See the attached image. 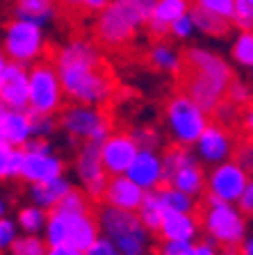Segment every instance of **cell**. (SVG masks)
I'll return each instance as SVG.
<instances>
[{"instance_id":"cell-1","label":"cell","mask_w":253,"mask_h":255,"mask_svg":"<svg viewBox=\"0 0 253 255\" xmlns=\"http://www.w3.org/2000/svg\"><path fill=\"white\" fill-rule=\"evenodd\" d=\"M53 66L59 75L64 96L71 103L107 105L114 98L116 80L103 48L89 37H71L55 48Z\"/></svg>"},{"instance_id":"cell-2","label":"cell","mask_w":253,"mask_h":255,"mask_svg":"<svg viewBox=\"0 0 253 255\" xmlns=\"http://www.w3.org/2000/svg\"><path fill=\"white\" fill-rule=\"evenodd\" d=\"M233 78L235 73L231 62L210 48L190 46L183 53L180 91L199 103L208 114L222 101H226V91Z\"/></svg>"},{"instance_id":"cell-3","label":"cell","mask_w":253,"mask_h":255,"mask_svg":"<svg viewBox=\"0 0 253 255\" xmlns=\"http://www.w3.org/2000/svg\"><path fill=\"white\" fill-rule=\"evenodd\" d=\"M155 0H110L94 18V41L107 50H128L146 30Z\"/></svg>"},{"instance_id":"cell-4","label":"cell","mask_w":253,"mask_h":255,"mask_svg":"<svg viewBox=\"0 0 253 255\" xmlns=\"http://www.w3.org/2000/svg\"><path fill=\"white\" fill-rule=\"evenodd\" d=\"M199 221L210 242L228 253L238 251L249 233V217L240 210L238 203H224L208 196L206 205L201 207Z\"/></svg>"},{"instance_id":"cell-5","label":"cell","mask_w":253,"mask_h":255,"mask_svg":"<svg viewBox=\"0 0 253 255\" xmlns=\"http://www.w3.org/2000/svg\"><path fill=\"white\" fill-rule=\"evenodd\" d=\"M100 235L116 246L119 255H148L151 253V235L139 221L137 212H128L119 207L100 205L96 210Z\"/></svg>"},{"instance_id":"cell-6","label":"cell","mask_w":253,"mask_h":255,"mask_svg":"<svg viewBox=\"0 0 253 255\" xmlns=\"http://www.w3.org/2000/svg\"><path fill=\"white\" fill-rule=\"evenodd\" d=\"M162 119L169 139L178 146H190V148L210 123V114L185 91H176L169 96L164 103Z\"/></svg>"},{"instance_id":"cell-7","label":"cell","mask_w":253,"mask_h":255,"mask_svg":"<svg viewBox=\"0 0 253 255\" xmlns=\"http://www.w3.org/2000/svg\"><path fill=\"white\" fill-rule=\"evenodd\" d=\"M57 128L71 141H94L100 143L112 132V117L98 105L71 103L64 105L57 114Z\"/></svg>"},{"instance_id":"cell-8","label":"cell","mask_w":253,"mask_h":255,"mask_svg":"<svg viewBox=\"0 0 253 255\" xmlns=\"http://www.w3.org/2000/svg\"><path fill=\"white\" fill-rule=\"evenodd\" d=\"M0 48H2L7 62L32 66V64L41 62L48 53L46 27L30 21H21V18H11L2 30V46Z\"/></svg>"},{"instance_id":"cell-9","label":"cell","mask_w":253,"mask_h":255,"mask_svg":"<svg viewBox=\"0 0 253 255\" xmlns=\"http://www.w3.org/2000/svg\"><path fill=\"white\" fill-rule=\"evenodd\" d=\"M64 89L53 62L32 64L27 69V112L30 114H53L57 117L64 107Z\"/></svg>"},{"instance_id":"cell-10","label":"cell","mask_w":253,"mask_h":255,"mask_svg":"<svg viewBox=\"0 0 253 255\" xmlns=\"http://www.w3.org/2000/svg\"><path fill=\"white\" fill-rule=\"evenodd\" d=\"M164 164V185L176 187V189L199 198L206 191V171L203 164L196 159L194 150L190 146H178L174 143L171 148L162 153Z\"/></svg>"},{"instance_id":"cell-11","label":"cell","mask_w":253,"mask_h":255,"mask_svg":"<svg viewBox=\"0 0 253 255\" xmlns=\"http://www.w3.org/2000/svg\"><path fill=\"white\" fill-rule=\"evenodd\" d=\"M249 173L235 157L210 166L206 173V194L224 203H238L249 185Z\"/></svg>"},{"instance_id":"cell-12","label":"cell","mask_w":253,"mask_h":255,"mask_svg":"<svg viewBox=\"0 0 253 255\" xmlns=\"http://www.w3.org/2000/svg\"><path fill=\"white\" fill-rule=\"evenodd\" d=\"M73 166H75V175H78V180H80V189L89 196L91 203L100 201L110 175H107L105 166L100 162L98 143H94V141L80 143V148L73 159Z\"/></svg>"},{"instance_id":"cell-13","label":"cell","mask_w":253,"mask_h":255,"mask_svg":"<svg viewBox=\"0 0 253 255\" xmlns=\"http://www.w3.org/2000/svg\"><path fill=\"white\" fill-rule=\"evenodd\" d=\"M235 146H238V137L233 132V128L222 126V123H208V128L199 134L194 141L192 150H194L196 159L206 166H215L219 162H226L235 155Z\"/></svg>"},{"instance_id":"cell-14","label":"cell","mask_w":253,"mask_h":255,"mask_svg":"<svg viewBox=\"0 0 253 255\" xmlns=\"http://www.w3.org/2000/svg\"><path fill=\"white\" fill-rule=\"evenodd\" d=\"M98 150H100V162L105 166L107 175H121V173H126V169L130 166L132 159H135L139 146L135 143L130 132H114L112 130L98 143Z\"/></svg>"},{"instance_id":"cell-15","label":"cell","mask_w":253,"mask_h":255,"mask_svg":"<svg viewBox=\"0 0 253 255\" xmlns=\"http://www.w3.org/2000/svg\"><path fill=\"white\" fill-rule=\"evenodd\" d=\"M66 171L64 157L55 155L53 150L41 153V150H23V166H21V180L27 185L55 180Z\"/></svg>"},{"instance_id":"cell-16","label":"cell","mask_w":253,"mask_h":255,"mask_svg":"<svg viewBox=\"0 0 253 255\" xmlns=\"http://www.w3.org/2000/svg\"><path fill=\"white\" fill-rule=\"evenodd\" d=\"M126 175L135 185H139L144 191L160 189L164 185V164L162 153L153 148H139L130 166L126 169Z\"/></svg>"},{"instance_id":"cell-17","label":"cell","mask_w":253,"mask_h":255,"mask_svg":"<svg viewBox=\"0 0 253 255\" xmlns=\"http://www.w3.org/2000/svg\"><path fill=\"white\" fill-rule=\"evenodd\" d=\"M0 105L9 110H27V66L7 62L0 73Z\"/></svg>"},{"instance_id":"cell-18","label":"cell","mask_w":253,"mask_h":255,"mask_svg":"<svg viewBox=\"0 0 253 255\" xmlns=\"http://www.w3.org/2000/svg\"><path fill=\"white\" fill-rule=\"evenodd\" d=\"M144 194H146V191L139 185H135L126 173L110 175L100 203H103V205H110V207H119V210H128V212H137Z\"/></svg>"},{"instance_id":"cell-19","label":"cell","mask_w":253,"mask_h":255,"mask_svg":"<svg viewBox=\"0 0 253 255\" xmlns=\"http://www.w3.org/2000/svg\"><path fill=\"white\" fill-rule=\"evenodd\" d=\"M192 7V0H155L151 16H148L146 30L153 39H162L169 34L171 23L185 16Z\"/></svg>"},{"instance_id":"cell-20","label":"cell","mask_w":253,"mask_h":255,"mask_svg":"<svg viewBox=\"0 0 253 255\" xmlns=\"http://www.w3.org/2000/svg\"><path fill=\"white\" fill-rule=\"evenodd\" d=\"M0 139L9 146L23 148L32 139V117L27 110H9L2 107L0 112Z\"/></svg>"},{"instance_id":"cell-21","label":"cell","mask_w":253,"mask_h":255,"mask_svg":"<svg viewBox=\"0 0 253 255\" xmlns=\"http://www.w3.org/2000/svg\"><path fill=\"white\" fill-rule=\"evenodd\" d=\"M201 233V221L196 212H167L158 228L160 239L174 242H194Z\"/></svg>"},{"instance_id":"cell-22","label":"cell","mask_w":253,"mask_h":255,"mask_svg":"<svg viewBox=\"0 0 253 255\" xmlns=\"http://www.w3.org/2000/svg\"><path fill=\"white\" fill-rule=\"evenodd\" d=\"M146 62L151 64V69L164 75H180L183 71V53L167 37L153 39V43L146 48Z\"/></svg>"},{"instance_id":"cell-23","label":"cell","mask_w":253,"mask_h":255,"mask_svg":"<svg viewBox=\"0 0 253 255\" xmlns=\"http://www.w3.org/2000/svg\"><path fill=\"white\" fill-rule=\"evenodd\" d=\"M62 214L66 219V244L75 246L78 251H84L98 239L100 228L91 212H73V214L62 212Z\"/></svg>"},{"instance_id":"cell-24","label":"cell","mask_w":253,"mask_h":255,"mask_svg":"<svg viewBox=\"0 0 253 255\" xmlns=\"http://www.w3.org/2000/svg\"><path fill=\"white\" fill-rule=\"evenodd\" d=\"M11 11H14V18L30 21V23H37V25L46 27L57 18L59 5H57V0H14Z\"/></svg>"},{"instance_id":"cell-25","label":"cell","mask_w":253,"mask_h":255,"mask_svg":"<svg viewBox=\"0 0 253 255\" xmlns=\"http://www.w3.org/2000/svg\"><path fill=\"white\" fill-rule=\"evenodd\" d=\"M71 180L66 175H59L55 180H48V182H37V185H27V198L30 203L39 205L41 210L50 212L55 207L59 205V201L64 198V194L71 189Z\"/></svg>"},{"instance_id":"cell-26","label":"cell","mask_w":253,"mask_h":255,"mask_svg":"<svg viewBox=\"0 0 253 255\" xmlns=\"http://www.w3.org/2000/svg\"><path fill=\"white\" fill-rule=\"evenodd\" d=\"M190 16H192V21H194L196 32H201L203 37L222 39L233 30V23L228 21V18L217 16V14L206 11V9H199V7H190Z\"/></svg>"},{"instance_id":"cell-27","label":"cell","mask_w":253,"mask_h":255,"mask_svg":"<svg viewBox=\"0 0 253 255\" xmlns=\"http://www.w3.org/2000/svg\"><path fill=\"white\" fill-rule=\"evenodd\" d=\"M164 214H167V210H164V205H162V198H160L158 189L146 191L137 207V217H139V221L144 223V228H146L148 233H158Z\"/></svg>"},{"instance_id":"cell-28","label":"cell","mask_w":253,"mask_h":255,"mask_svg":"<svg viewBox=\"0 0 253 255\" xmlns=\"http://www.w3.org/2000/svg\"><path fill=\"white\" fill-rule=\"evenodd\" d=\"M46 219H48L46 210H41V207L34 205V203H30V205L18 207L14 221H16V226H18V230H23V233L41 235L43 228H46Z\"/></svg>"},{"instance_id":"cell-29","label":"cell","mask_w":253,"mask_h":255,"mask_svg":"<svg viewBox=\"0 0 253 255\" xmlns=\"http://www.w3.org/2000/svg\"><path fill=\"white\" fill-rule=\"evenodd\" d=\"M23 166V148L0 139V180H18Z\"/></svg>"},{"instance_id":"cell-30","label":"cell","mask_w":253,"mask_h":255,"mask_svg":"<svg viewBox=\"0 0 253 255\" xmlns=\"http://www.w3.org/2000/svg\"><path fill=\"white\" fill-rule=\"evenodd\" d=\"M160 198H162V205L167 212H196V198L185 194V191L176 189V187L162 185L158 189Z\"/></svg>"},{"instance_id":"cell-31","label":"cell","mask_w":253,"mask_h":255,"mask_svg":"<svg viewBox=\"0 0 253 255\" xmlns=\"http://www.w3.org/2000/svg\"><path fill=\"white\" fill-rule=\"evenodd\" d=\"M231 59L242 69L253 66V30H238L231 43Z\"/></svg>"},{"instance_id":"cell-32","label":"cell","mask_w":253,"mask_h":255,"mask_svg":"<svg viewBox=\"0 0 253 255\" xmlns=\"http://www.w3.org/2000/svg\"><path fill=\"white\" fill-rule=\"evenodd\" d=\"M48 244L41 235H18L9 249V255H46Z\"/></svg>"},{"instance_id":"cell-33","label":"cell","mask_w":253,"mask_h":255,"mask_svg":"<svg viewBox=\"0 0 253 255\" xmlns=\"http://www.w3.org/2000/svg\"><path fill=\"white\" fill-rule=\"evenodd\" d=\"M128 132L132 134L135 143L139 148H153L158 150L162 146V130L158 126H151V123H139V126L130 128Z\"/></svg>"},{"instance_id":"cell-34","label":"cell","mask_w":253,"mask_h":255,"mask_svg":"<svg viewBox=\"0 0 253 255\" xmlns=\"http://www.w3.org/2000/svg\"><path fill=\"white\" fill-rule=\"evenodd\" d=\"M55 210H59V212H66V214L91 212V201H89V196H87L82 189H75V187H71V189L64 194V198L59 201V205L55 207Z\"/></svg>"},{"instance_id":"cell-35","label":"cell","mask_w":253,"mask_h":255,"mask_svg":"<svg viewBox=\"0 0 253 255\" xmlns=\"http://www.w3.org/2000/svg\"><path fill=\"white\" fill-rule=\"evenodd\" d=\"M110 0H57V5L62 7L66 14L73 16H94L98 14Z\"/></svg>"},{"instance_id":"cell-36","label":"cell","mask_w":253,"mask_h":255,"mask_svg":"<svg viewBox=\"0 0 253 255\" xmlns=\"http://www.w3.org/2000/svg\"><path fill=\"white\" fill-rule=\"evenodd\" d=\"M226 101H231L233 105H238L244 110V107H249L253 101V87L242 78H233L231 85H228V91H226Z\"/></svg>"},{"instance_id":"cell-37","label":"cell","mask_w":253,"mask_h":255,"mask_svg":"<svg viewBox=\"0 0 253 255\" xmlns=\"http://www.w3.org/2000/svg\"><path fill=\"white\" fill-rule=\"evenodd\" d=\"M194 34H196V27H194V21H192L190 11H187L185 16H180L178 21L171 23L167 37H171L174 41H178V43H187V41L194 39Z\"/></svg>"},{"instance_id":"cell-38","label":"cell","mask_w":253,"mask_h":255,"mask_svg":"<svg viewBox=\"0 0 253 255\" xmlns=\"http://www.w3.org/2000/svg\"><path fill=\"white\" fill-rule=\"evenodd\" d=\"M212 117H215L217 123H222V126H228V128H235L240 123V114H242V107L233 105L231 101H222L215 110L210 112Z\"/></svg>"},{"instance_id":"cell-39","label":"cell","mask_w":253,"mask_h":255,"mask_svg":"<svg viewBox=\"0 0 253 255\" xmlns=\"http://www.w3.org/2000/svg\"><path fill=\"white\" fill-rule=\"evenodd\" d=\"M192 7L212 11L217 16H224L233 23V14H235V0H192Z\"/></svg>"},{"instance_id":"cell-40","label":"cell","mask_w":253,"mask_h":255,"mask_svg":"<svg viewBox=\"0 0 253 255\" xmlns=\"http://www.w3.org/2000/svg\"><path fill=\"white\" fill-rule=\"evenodd\" d=\"M32 117V137L50 139L57 132V119L53 114H30Z\"/></svg>"},{"instance_id":"cell-41","label":"cell","mask_w":253,"mask_h":255,"mask_svg":"<svg viewBox=\"0 0 253 255\" xmlns=\"http://www.w3.org/2000/svg\"><path fill=\"white\" fill-rule=\"evenodd\" d=\"M233 25L240 30H253V0H235Z\"/></svg>"},{"instance_id":"cell-42","label":"cell","mask_w":253,"mask_h":255,"mask_svg":"<svg viewBox=\"0 0 253 255\" xmlns=\"http://www.w3.org/2000/svg\"><path fill=\"white\" fill-rule=\"evenodd\" d=\"M16 237H18V226H16V221L9 214H7V217H0V255L9 253Z\"/></svg>"},{"instance_id":"cell-43","label":"cell","mask_w":253,"mask_h":255,"mask_svg":"<svg viewBox=\"0 0 253 255\" xmlns=\"http://www.w3.org/2000/svg\"><path fill=\"white\" fill-rule=\"evenodd\" d=\"M233 157L238 159L240 164L253 175V139L247 137V139H242V141H238V146H235V155H233Z\"/></svg>"},{"instance_id":"cell-44","label":"cell","mask_w":253,"mask_h":255,"mask_svg":"<svg viewBox=\"0 0 253 255\" xmlns=\"http://www.w3.org/2000/svg\"><path fill=\"white\" fill-rule=\"evenodd\" d=\"M183 255H222L219 253V246L210 239H203V242H190L187 249L183 251Z\"/></svg>"},{"instance_id":"cell-45","label":"cell","mask_w":253,"mask_h":255,"mask_svg":"<svg viewBox=\"0 0 253 255\" xmlns=\"http://www.w3.org/2000/svg\"><path fill=\"white\" fill-rule=\"evenodd\" d=\"M82 255H119V251H116V246L112 244L107 237L98 235V239H96L91 246H87V249L82 251Z\"/></svg>"},{"instance_id":"cell-46","label":"cell","mask_w":253,"mask_h":255,"mask_svg":"<svg viewBox=\"0 0 253 255\" xmlns=\"http://www.w3.org/2000/svg\"><path fill=\"white\" fill-rule=\"evenodd\" d=\"M190 242H174V239H162L158 246V255H183Z\"/></svg>"},{"instance_id":"cell-47","label":"cell","mask_w":253,"mask_h":255,"mask_svg":"<svg viewBox=\"0 0 253 255\" xmlns=\"http://www.w3.org/2000/svg\"><path fill=\"white\" fill-rule=\"evenodd\" d=\"M238 205H240V210H242L247 217L253 219V175L249 178V185H247V189H244L242 198L238 201Z\"/></svg>"},{"instance_id":"cell-48","label":"cell","mask_w":253,"mask_h":255,"mask_svg":"<svg viewBox=\"0 0 253 255\" xmlns=\"http://www.w3.org/2000/svg\"><path fill=\"white\" fill-rule=\"evenodd\" d=\"M240 128H242V132L247 137L253 139V105L242 110V114H240Z\"/></svg>"},{"instance_id":"cell-49","label":"cell","mask_w":253,"mask_h":255,"mask_svg":"<svg viewBox=\"0 0 253 255\" xmlns=\"http://www.w3.org/2000/svg\"><path fill=\"white\" fill-rule=\"evenodd\" d=\"M46 255H82V251H78L71 244H57V246H48Z\"/></svg>"},{"instance_id":"cell-50","label":"cell","mask_w":253,"mask_h":255,"mask_svg":"<svg viewBox=\"0 0 253 255\" xmlns=\"http://www.w3.org/2000/svg\"><path fill=\"white\" fill-rule=\"evenodd\" d=\"M240 255H253V233H247L244 242L240 244Z\"/></svg>"},{"instance_id":"cell-51","label":"cell","mask_w":253,"mask_h":255,"mask_svg":"<svg viewBox=\"0 0 253 255\" xmlns=\"http://www.w3.org/2000/svg\"><path fill=\"white\" fill-rule=\"evenodd\" d=\"M9 214V201L5 196H0V217H7Z\"/></svg>"},{"instance_id":"cell-52","label":"cell","mask_w":253,"mask_h":255,"mask_svg":"<svg viewBox=\"0 0 253 255\" xmlns=\"http://www.w3.org/2000/svg\"><path fill=\"white\" fill-rule=\"evenodd\" d=\"M5 64H7V57H5V53H2V48H0V73L5 69Z\"/></svg>"},{"instance_id":"cell-53","label":"cell","mask_w":253,"mask_h":255,"mask_svg":"<svg viewBox=\"0 0 253 255\" xmlns=\"http://www.w3.org/2000/svg\"><path fill=\"white\" fill-rule=\"evenodd\" d=\"M249 75H251V82H253V66H251V69H249Z\"/></svg>"},{"instance_id":"cell-54","label":"cell","mask_w":253,"mask_h":255,"mask_svg":"<svg viewBox=\"0 0 253 255\" xmlns=\"http://www.w3.org/2000/svg\"><path fill=\"white\" fill-rule=\"evenodd\" d=\"M0 112H2V105H0Z\"/></svg>"},{"instance_id":"cell-55","label":"cell","mask_w":253,"mask_h":255,"mask_svg":"<svg viewBox=\"0 0 253 255\" xmlns=\"http://www.w3.org/2000/svg\"><path fill=\"white\" fill-rule=\"evenodd\" d=\"M251 105H253V101H251Z\"/></svg>"}]
</instances>
